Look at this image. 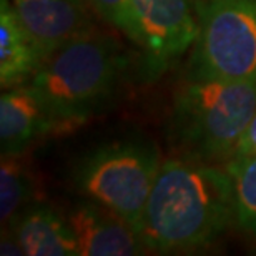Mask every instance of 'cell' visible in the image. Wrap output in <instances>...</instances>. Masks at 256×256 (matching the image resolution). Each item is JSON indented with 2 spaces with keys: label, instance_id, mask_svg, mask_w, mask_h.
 Segmentation results:
<instances>
[{
  "label": "cell",
  "instance_id": "6da1fadb",
  "mask_svg": "<svg viewBox=\"0 0 256 256\" xmlns=\"http://www.w3.org/2000/svg\"><path fill=\"white\" fill-rule=\"evenodd\" d=\"M234 223L233 183L226 168L188 156L162 162L136 234L148 252L204 248Z\"/></svg>",
  "mask_w": 256,
  "mask_h": 256
},
{
  "label": "cell",
  "instance_id": "7a4b0ae2",
  "mask_svg": "<svg viewBox=\"0 0 256 256\" xmlns=\"http://www.w3.org/2000/svg\"><path fill=\"white\" fill-rule=\"evenodd\" d=\"M126 64L120 44L90 25L50 54L28 85L66 130L84 124L110 98Z\"/></svg>",
  "mask_w": 256,
  "mask_h": 256
},
{
  "label": "cell",
  "instance_id": "3957f363",
  "mask_svg": "<svg viewBox=\"0 0 256 256\" xmlns=\"http://www.w3.org/2000/svg\"><path fill=\"white\" fill-rule=\"evenodd\" d=\"M256 114V82L188 80L173 100L168 136L182 156L228 163Z\"/></svg>",
  "mask_w": 256,
  "mask_h": 256
},
{
  "label": "cell",
  "instance_id": "277c9868",
  "mask_svg": "<svg viewBox=\"0 0 256 256\" xmlns=\"http://www.w3.org/2000/svg\"><path fill=\"white\" fill-rule=\"evenodd\" d=\"M158 148L150 142L125 140L90 152L75 170V186L138 230L148 194L160 170Z\"/></svg>",
  "mask_w": 256,
  "mask_h": 256
},
{
  "label": "cell",
  "instance_id": "5b68a950",
  "mask_svg": "<svg viewBox=\"0 0 256 256\" xmlns=\"http://www.w3.org/2000/svg\"><path fill=\"white\" fill-rule=\"evenodd\" d=\"M188 80L256 82V0H202Z\"/></svg>",
  "mask_w": 256,
  "mask_h": 256
},
{
  "label": "cell",
  "instance_id": "8992f818",
  "mask_svg": "<svg viewBox=\"0 0 256 256\" xmlns=\"http://www.w3.org/2000/svg\"><path fill=\"white\" fill-rule=\"evenodd\" d=\"M133 40L142 52V76L156 80L198 37L192 0H132Z\"/></svg>",
  "mask_w": 256,
  "mask_h": 256
},
{
  "label": "cell",
  "instance_id": "52a82bcc",
  "mask_svg": "<svg viewBox=\"0 0 256 256\" xmlns=\"http://www.w3.org/2000/svg\"><path fill=\"white\" fill-rule=\"evenodd\" d=\"M66 218L78 256H136L148 252L130 224L92 200L76 203Z\"/></svg>",
  "mask_w": 256,
  "mask_h": 256
},
{
  "label": "cell",
  "instance_id": "ba28073f",
  "mask_svg": "<svg viewBox=\"0 0 256 256\" xmlns=\"http://www.w3.org/2000/svg\"><path fill=\"white\" fill-rule=\"evenodd\" d=\"M44 60L90 27L88 0H10Z\"/></svg>",
  "mask_w": 256,
  "mask_h": 256
},
{
  "label": "cell",
  "instance_id": "9c48e42d",
  "mask_svg": "<svg viewBox=\"0 0 256 256\" xmlns=\"http://www.w3.org/2000/svg\"><path fill=\"white\" fill-rule=\"evenodd\" d=\"M62 130L52 110L28 84L14 86L0 96L2 153L22 155L38 138Z\"/></svg>",
  "mask_w": 256,
  "mask_h": 256
},
{
  "label": "cell",
  "instance_id": "30bf717a",
  "mask_svg": "<svg viewBox=\"0 0 256 256\" xmlns=\"http://www.w3.org/2000/svg\"><path fill=\"white\" fill-rule=\"evenodd\" d=\"M10 228L27 256H78V244L68 218L48 204L32 203Z\"/></svg>",
  "mask_w": 256,
  "mask_h": 256
},
{
  "label": "cell",
  "instance_id": "8fae6325",
  "mask_svg": "<svg viewBox=\"0 0 256 256\" xmlns=\"http://www.w3.org/2000/svg\"><path fill=\"white\" fill-rule=\"evenodd\" d=\"M44 57L20 22L10 0H0V85L4 90L25 85L37 74Z\"/></svg>",
  "mask_w": 256,
  "mask_h": 256
},
{
  "label": "cell",
  "instance_id": "7c38bea8",
  "mask_svg": "<svg viewBox=\"0 0 256 256\" xmlns=\"http://www.w3.org/2000/svg\"><path fill=\"white\" fill-rule=\"evenodd\" d=\"M22 155L2 153L0 162V222L2 228L12 226L18 214L35 203L37 182L34 170L25 163Z\"/></svg>",
  "mask_w": 256,
  "mask_h": 256
},
{
  "label": "cell",
  "instance_id": "4fadbf2b",
  "mask_svg": "<svg viewBox=\"0 0 256 256\" xmlns=\"http://www.w3.org/2000/svg\"><path fill=\"white\" fill-rule=\"evenodd\" d=\"M233 183L234 224L256 238V155L224 163Z\"/></svg>",
  "mask_w": 256,
  "mask_h": 256
},
{
  "label": "cell",
  "instance_id": "5bb4252c",
  "mask_svg": "<svg viewBox=\"0 0 256 256\" xmlns=\"http://www.w3.org/2000/svg\"><path fill=\"white\" fill-rule=\"evenodd\" d=\"M88 4L106 24L133 40L132 0H88Z\"/></svg>",
  "mask_w": 256,
  "mask_h": 256
},
{
  "label": "cell",
  "instance_id": "9a60e30c",
  "mask_svg": "<svg viewBox=\"0 0 256 256\" xmlns=\"http://www.w3.org/2000/svg\"><path fill=\"white\" fill-rule=\"evenodd\" d=\"M256 155V114L253 118L250 120L248 126L244 128L242 138H240L236 148H234L233 158H246V156H254Z\"/></svg>",
  "mask_w": 256,
  "mask_h": 256
},
{
  "label": "cell",
  "instance_id": "2e32d148",
  "mask_svg": "<svg viewBox=\"0 0 256 256\" xmlns=\"http://www.w3.org/2000/svg\"><path fill=\"white\" fill-rule=\"evenodd\" d=\"M0 254L2 256H18L25 254L22 246H20L17 236L12 232V228H8V232H2V243H0Z\"/></svg>",
  "mask_w": 256,
  "mask_h": 256
}]
</instances>
